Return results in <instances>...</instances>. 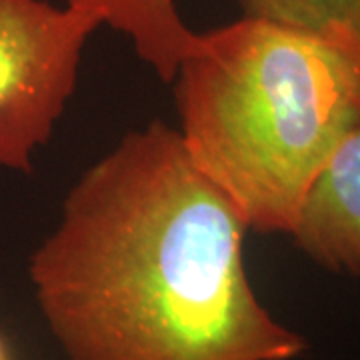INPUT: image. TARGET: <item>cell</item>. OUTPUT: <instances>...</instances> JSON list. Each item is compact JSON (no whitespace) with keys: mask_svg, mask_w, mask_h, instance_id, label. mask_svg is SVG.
<instances>
[{"mask_svg":"<svg viewBox=\"0 0 360 360\" xmlns=\"http://www.w3.org/2000/svg\"><path fill=\"white\" fill-rule=\"evenodd\" d=\"M246 231L155 120L70 186L28 276L66 360H295L309 345L258 300Z\"/></svg>","mask_w":360,"mask_h":360,"instance_id":"1","label":"cell"},{"mask_svg":"<svg viewBox=\"0 0 360 360\" xmlns=\"http://www.w3.org/2000/svg\"><path fill=\"white\" fill-rule=\"evenodd\" d=\"M180 139L248 231L288 234L360 127V40L248 18L200 34L174 77Z\"/></svg>","mask_w":360,"mask_h":360,"instance_id":"2","label":"cell"},{"mask_svg":"<svg viewBox=\"0 0 360 360\" xmlns=\"http://www.w3.org/2000/svg\"><path fill=\"white\" fill-rule=\"evenodd\" d=\"M101 20L46 0H0V168L32 172V155L72 92L90 34Z\"/></svg>","mask_w":360,"mask_h":360,"instance_id":"3","label":"cell"},{"mask_svg":"<svg viewBox=\"0 0 360 360\" xmlns=\"http://www.w3.org/2000/svg\"><path fill=\"white\" fill-rule=\"evenodd\" d=\"M288 234L322 269L360 274V127L312 182Z\"/></svg>","mask_w":360,"mask_h":360,"instance_id":"4","label":"cell"},{"mask_svg":"<svg viewBox=\"0 0 360 360\" xmlns=\"http://www.w3.org/2000/svg\"><path fill=\"white\" fill-rule=\"evenodd\" d=\"M66 4L127 37L162 82H172L180 65L198 49L200 34L184 25L174 0H66Z\"/></svg>","mask_w":360,"mask_h":360,"instance_id":"5","label":"cell"},{"mask_svg":"<svg viewBox=\"0 0 360 360\" xmlns=\"http://www.w3.org/2000/svg\"><path fill=\"white\" fill-rule=\"evenodd\" d=\"M243 16L309 30H342L360 40V0H238Z\"/></svg>","mask_w":360,"mask_h":360,"instance_id":"6","label":"cell"},{"mask_svg":"<svg viewBox=\"0 0 360 360\" xmlns=\"http://www.w3.org/2000/svg\"><path fill=\"white\" fill-rule=\"evenodd\" d=\"M0 360H11V352H8L6 342L2 340V336H0Z\"/></svg>","mask_w":360,"mask_h":360,"instance_id":"7","label":"cell"}]
</instances>
